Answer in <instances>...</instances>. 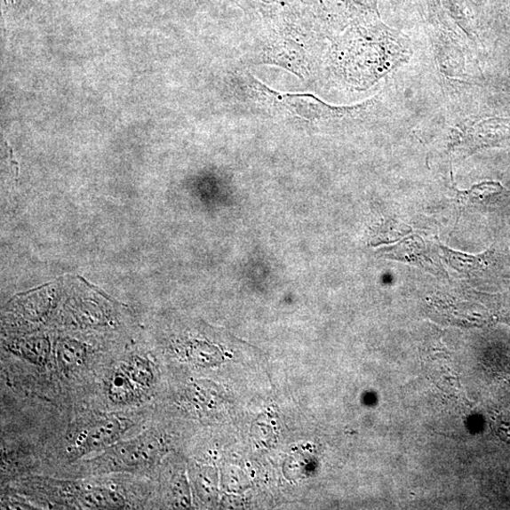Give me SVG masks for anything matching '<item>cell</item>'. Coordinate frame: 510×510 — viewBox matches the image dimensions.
<instances>
[{
	"label": "cell",
	"mask_w": 510,
	"mask_h": 510,
	"mask_svg": "<svg viewBox=\"0 0 510 510\" xmlns=\"http://www.w3.org/2000/svg\"><path fill=\"white\" fill-rule=\"evenodd\" d=\"M104 392L110 403L118 409L138 406L147 398L120 365L105 379Z\"/></svg>",
	"instance_id": "obj_4"
},
{
	"label": "cell",
	"mask_w": 510,
	"mask_h": 510,
	"mask_svg": "<svg viewBox=\"0 0 510 510\" xmlns=\"http://www.w3.org/2000/svg\"><path fill=\"white\" fill-rule=\"evenodd\" d=\"M89 349L84 343L72 339L60 340L55 350L57 369L67 379L79 374L86 367Z\"/></svg>",
	"instance_id": "obj_5"
},
{
	"label": "cell",
	"mask_w": 510,
	"mask_h": 510,
	"mask_svg": "<svg viewBox=\"0 0 510 510\" xmlns=\"http://www.w3.org/2000/svg\"><path fill=\"white\" fill-rule=\"evenodd\" d=\"M162 452L159 438L148 430L139 436L120 441L90 462L92 474L147 473L158 461Z\"/></svg>",
	"instance_id": "obj_3"
},
{
	"label": "cell",
	"mask_w": 510,
	"mask_h": 510,
	"mask_svg": "<svg viewBox=\"0 0 510 510\" xmlns=\"http://www.w3.org/2000/svg\"><path fill=\"white\" fill-rule=\"evenodd\" d=\"M38 489L51 491L48 501L55 506L81 509H128L134 504L128 499L122 486L112 482H46Z\"/></svg>",
	"instance_id": "obj_2"
},
{
	"label": "cell",
	"mask_w": 510,
	"mask_h": 510,
	"mask_svg": "<svg viewBox=\"0 0 510 510\" xmlns=\"http://www.w3.org/2000/svg\"><path fill=\"white\" fill-rule=\"evenodd\" d=\"M133 422L115 415H92L81 419L68 429L64 442V455L76 460L92 454H100L122 441Z\"/></svg>",
	"instance_id": "obj_1"
},
{
	"label": "cell",
	"mask_w": 510,
	"mask_h": 510,
	"mask_svg": "<svg viewBox=\"0 0 510 510\" xmlns=\"http://www.w3.org/2000/svg\"><path fill=\"white\" fill-rule=\"evenodd\" d=\"M11 352L22 359L25 363L42 369L50 364L52 345L48 336H28L14 342Z\"/></svg>",
	"instance_id": "obj_6"
},
{
	"label": "cell",
	"mask_w": 510,
	"mask_h": 510,
	"mask_svg": "<svg viewBox=\"0 0 510 510\" xmlns=\"http://www.w3.org/2000/svg\"><path fill=\"white\" fill-rule=\"evenodd\" d=\"M120 367L124 369L139 391L147 397L148 392L156 381L155 368L151 360L147 355L132 354L120 363Z\"/></svg>",
	"instance_id": "obj_7"
},
{
	"label": "cell",
	"mask_w": 510,
	"mask_h": 510,
	"mask_svg": "<svg viewBox=\"0 0 510 510\" xmlns=\"http://www.w3.org/2000/svg\"><path fill=\"white\" fill-rule=\"evenodd\" d=\"M506 193L499 183L488 182L474 187L471 191V197L474 201L490 205L499 202Z\"/></svg>",
	"instance_id": "obj_8"
}]
</instances>
